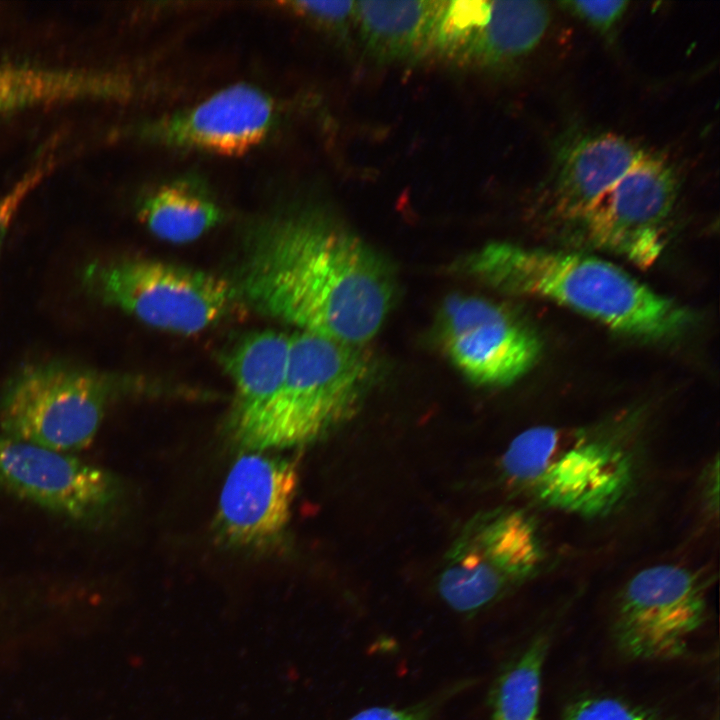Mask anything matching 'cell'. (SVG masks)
<instances>
[{
    "label": "cell",
    "mask_w": 720,
    "mask_h": 720,
    "mask_svg": "<svg viewBox=\"0 0 720 720\" xmlns=\"http://www.w3.org/2000/svg\"><path fill=\"white\" fill-rule=\"evenodd\" d=\"M370 371L358 346L295 332L282 387L244 449L291 448L324 437L358 410Z\"/></svg>",
    "instance_id": "cell-4"
},
{
    "label": "cell",
    "mask_w": 720,
    "mask_h": 720,
    "mask_svg": "<svg viewBox=\"0 0 720 720\" xmlns=\"http://www.w3.org/2000/svg\"><path fill=\"white\" fill-rule=\"evenodd\" d=\"M508 482L553 508L584 516L614 509L634 476L629 450L610 432L536 426L517 435L502 457Z\"/></svg>",
    "instance_id": "cell-3"
},
{
    "label": "cell",
    "mask_w": 720,
    "mask_h": 720,
    "mask_svg": "<svg viewBox=\"0 0 720 720\" xmlns=\"http://www.w3.org/2000/svg\"><path fill=\"white\" fill-rule=\"evenodd\" d=\"M291 335L265 330L241 338L223 357L234 384L228 418L233 440L245 448L275 401L285 379Z\"/></svg>",
    "instance_id": "cell-15"
},
{
    "label": "cell",
    "mask_w": 720,
    "mask_h": 720,
    "mask_svg": "<svg viewBox=\"0 0 720 720\" xmlns=\"http://www.w3.org/2000/svg\"><path fill=\"white\" fill-rule=\"evenodd\" d=\"M550 639L536 637L498 678L491 694V720H540L542 670Z\"/></svg>",
    "instance_id": "cell-20"
},
{
    "label": "cell",
    "mask_w": 720,
    "mask_h": 720,
    "mask_svg": "<svg viewBox=\"0 0 720 720\" xmlns=\"http://www.w3.org/2000/svg\"><path fill=\"white\" fill-rule=\"evenodd\" d=\"M124 384L116 375L62 361L27 364L1 389V433L59 452L82 451Z\"/></svg>",
    "instance_id": "cell-5"
},
{
    "label": "cell",
    "mask_w": 720,
    "mask_h": 720,
    "mask_svg": "<svg viewBox=\"0 0 720 720\" xmlns=\"http://www.w3.org/2000/svg\"><path fill=\"white\" fill-rule=\"evenodd\" d=\"M83 290L145 324L181 334L224 318L238 292L214 274L154 260H94L81 271Z\"/></svg>",
    "instance_id": "cell-6"
},
{
    "label": "cell",
    "mask_w": 720,
    "mask_h": 720,
    "mask_svg": "<svg viewBox=\"0 0 720 720\" xmlns=\"http://www.w3.org/2000/svg\"><path fill=\"white\" fill-rule=\"evenodd\" d=\"M549 20V10L540 1H490L486 19L461 54L488 66L507 64L539 44Z\"/></svg>",
    "instance_id": "cell-18"
},
{
    "label": "cell",
    "mask_w": 720,
    "mask_h": 720,
    "mask_svg": "<svg viewBox=\"0 0 720 720\" xmlns=\"http://www.w3.org/2000/svg\"><path fill=\"white\" fill-rule=\"evenodd\" d=\"M50 167L49 163L35 167L8 192L0 196V252L17 211L30 193L41 183Z\"/></svg>",
    "instance_id": "cell-22"
},
{
    "label": "cell",
    "mask_w": 720,
    "mask_h": 720,
    "mask_svg": "<svg viewBox=\"0 0 720 720\" xmlns=\"http://www.w3.org/2000/svg\"><path fill=\"white\" fill-rule=\"evenodd\" d=\"M425 707L393 708L371 707L360 711L348 720H428Z\"/></svg>",
    "instance_id": "cell-25"
},
{
    "label": "cell",
    "mask_w": 720,
    "mask_h": 720,
    "mask_svg": "<svg viewBox=\"0 0 720 720\" xmlns=\"http://www.w3.org/2000/svg\"><path fill=\"white\" fill-rule=\"evenodd\" d=\"M677 192L672 167L644 153L571 226L587 244L649 267L663 251Z\"/></svg>",
    "instance_id": "cell-8"
},
{
    "label": "cell",
    "mask_w": 720,
    "mask_h": 720,
    "mask_svg": "<svg viewBox=\"0 0 720 720\" xmlns=\"http://www.w3.org/2000/svg\"><path fill=\"white\" fill-rule=\"evenodd\" d=\"M236 287L256 310L359 346L386 319L394 280L382 258L354 234L307 212L256 225Z\"/></svg>",
    "instance_id": "cell-1"
},
{
    "label": "cell",
    "mask_w": 720,
    "mask_h": 720,
    "mask_svg": "<svg viewBox=\"0 0 720 720\" xmlns=\"http://www.w3.org/2000/svg\"><path fill=\"white\" fill-rule=\"evenodd\" d=\"M296 464L286 458L246 450L225 479L215 528L224 544L258 548L282 536L298 487Z\"/></svg>",
    "instance_id": "cell-12"
},
{
    "label": "cell",
    "mask_w": 720,
    "mask_h": 720,
    "mask_svg": "<svg viewBox=\"0 0 720 720\" xmlns=\"http://www.w3.org/2000/svg\"><path fill=\"white\" fill-rule=\"evenodd\" d=\"M540 559L536 530L523 513L482 511L466 521L448 548L437 590L450 608L473 614L530 576Z\"/></svg>",
    "instance_id": "cell-7"
},
{
    "label": "cell",
    "mask_w": 720,
    "mask_h": 720,
    "mask_svg": "<svg viewBox=\"0 0 720 720\" xmlns=\"http://www.w3.org/2000/svg\"><path fill=\"white\" fill-rule=\"evenodd\" d=\"M563 720H659L657 716L627 701L606 696H593L573 702Z\"/></svg>",
    "instance_id": "cell-21"
},
{
    "label": "cell",
    "mask_w": 720,
    "mask_h": 720,
    "mask_svg": "<svg viewBox=\"0 0 720 720\" xmlns=\"http://www.w3.org/2000/svg\"><path fill=\"white\" fill-rule=\"evenodd\" d=\"M222 211L202 183L182 177L156 188L145 196L139 217L158 238L173 242H191L216 226Z\"/></svg>",
    "instance_id": "cell-19"
},
{
    "label": "cell",
    "mask_w": 720,
    "mask_h": 720,
    "mask_svg": "<svg viewBox=\"0 0 720 720\" xmlns=\"http://www.w3.org/2000/svg\"><path fill=\"white\" fill-rule=\"evenodd\" d=\"M627 1H566L563 2L571 12L593 27L607 31L623 16Z\"/></svg>",
    "instance_id": "cell-23"
},
{
    "label": "cell",
    "mask_w": 720,
    "mask_h": 720,
    "mask_svg": "<svg viewBox=\"0 0 720 720\" xmlns=\"http://www.w3.org/2000/svg\"><path fill=\"white\" fill-rule=\"evenodd\" d=\"M0 489L84 525L103 520L120 490L114 475L97 465L1 432Z\"/></svg>",
    "instance_id": "cell-11"
},
{
    "label": "cell",
    "mask_w": 720,
    "mask_h": 720,
    "mask_svg": "<svg viewBox=\"0 0 720 720\" xmlns=\"http://www.w3.org/2000/svg\"><path fill=\"white\" fill-rule=\"evenodd\" d=\"M301 14L330 25H344L348 16L354 13L353 1H296L290 3Z\"/></svg>",
    "instance_id": "cell-24"
},
{
    "label": "cell",
    "mask_w": 720,
    "mask_h": 720,
    "mask_svg": "<svg viewBox=\"0 0 720 720\" xmlns=\"http://www.w3.org/2000/svg\"><path fill=\"white\" fill-rule=\"evenodd\" d=\"M444 1H358L354 16L371 53L382 59L410 56L433 41Z\"/></svg>",
    "instance_id": "cell-17"
},
{
    "label": "cell",
    "mask_w": 720,
    "mask_h": 720,
    "mask_svg": "<svg viewBox=\"0 0 720 720\" xmlns=\"http://www.w3.org/2000/svg\"><path fill=\"white\" fill-rule=\"evenodd\" d=\"M442 346L472 383L505 386L536 363L541 343L535 331L511 310L492 300L453 295L439 317Z\"/></svg>",
    "instance_id": "cell-10"
},
{
    "label": "cell",
    "mask_w": 720,
    "mask_h": 720,
    "mask_svg": "<svg viewBox=\"0 0 720 720\" xmlns=\"http://www.w3.org/2000/svg\"><path fill=\"white\" fill-rule=\"evenodd\" d=\"M127 88L106 72L0 62V117L42 104L122 96Z\"/></svg>",
    "instance_id": "cell-16"
},
{
    "label": "cell",
    "mask_w": 720,
    "mask_h": 720,
    "mask_svg": "<svg viewBox=\"0 0 720 720\" xmlns=\"http://www.w3.org/2000/svg\"><path fill=\"white\" fill-rule=\"evenodd\" d=\"M644 152L610 133L579 136L557 156L549 189L552 215L572 225Z\"/></svg>",
    "instance_id": "cell-14"
},
{
    "label": "cell",
    "mask_w": 720,
    "mask_h": 720,
    "mask_svg": "<svg viewBox=\"0 0 720 720\" xmlns=\"http://www.w3.org/2000/svg\"><path fill=\"white\" fill-rule=\"evenodd\" d=\"M276 120L273 99L255 86L239 83L146 124L142 136L166 146L234 156L261 143Z\"/></svg>",
    "instance_id": "cell-13"
},
{
    "label": "cell",
    "mask_w": 720,
    "mask_h": 720,
    "mask_svg": "<svg viewBox=\"0 0 720 720\" xmlns=\"http://www.w3.org/2000/svg\"><path fill=\"white\" fill-rule=\"evenodd\" d=\"M706 588L691 570L674 564L645 568L622 591L614 635L626 656L664 660L683 655L706 616Z\"/></svg>",
    "instance_id": "cell-9"
},
{
    "label": "cell",
    "mask_w": 720,
    "mask_h": 720,
    "mask_svg": "<svg viewBox=\"0 0 720 720\" xmlns=\"http://www.w3.org/2000/svg\"><path fill=\"white\" fill-rule=\"evenodd\" d=\"M462 265L468 275L498 291L552 301L639 339H673L691 322L678 303L590 255L493 242Z\"/></svg>",
    "instance_id": "cell-2"
}]
</instances>
